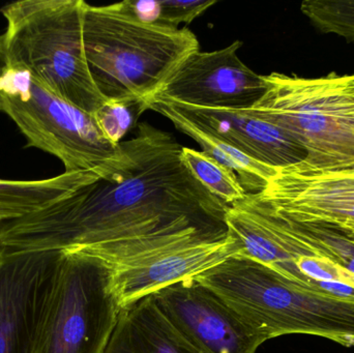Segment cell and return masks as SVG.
<instances>
[{"label":"cell","mask_w":354,"mask_h":353,"mask_svg":"<svg viewBox=\"0 0 354 353\" xmlns=\"http://www.w3.org/2000/svg\"><path fill=\"white\" fill-rule=\"evenodd\" d=\"M243 43L212 52L189 54L153 99L204 109L248 110L264 95L266 84L241 61Z\"/></svg>","instance_id":"cell-9"},{"label":"cell","mask_w":354,"mask_h":353,"mask_svg":"<svg viewBox=\"0 0 354 353\" xmlns=\"http://www.w3.org/2000/svg\"><path fill=\"white\" fill-rule=\"evenodd\" d=\"M113 278L102 259L62 252L32 353H104L122 310Z\"/></svg>","instance_id":"cell-6"},{"label":"cell","mask_w":354,"mask_h":353,"mask_svg":"<svg viewBox=\"0 0 354 353\" xmlns=\"http://www.w3.org/2000/svg\"><path fill=\"white\" fill-rule=\"evenodd\" d=\"M270 211L282 231L304 252L328 259L354 273V233L326 224L293 221Z\"/></svg>","instance_id":"cell-16"},{"label":"cell","mask_w":354,"mask_h":353,"mask_svg":"<svg viewBox=\"0 0 354 353\" xmlns=\"http://www.w3.org/2000/svg\"><path fill=\"white\" fill-rule=\"evenodd\" d=\"M165 102L195 128L232 145L260 163L282 168L307 157L306 151L280 128L247 110L204 109Z\"/></svg>","instance_id":"cell-12"},{"label":"cell","mask_w":354,"mask_h":353,"mask_svg":"<svg viewBox=\"0 0 354 353\" xmlns=\"http://www.w3.org/2000/svg\"><path fill=\"white\" fill-rule=\"evenodd\" d=\"M147 110V103L141 99H111L104 103L93 117L105 138L118 145Z\"/></svg>","instance_id":"cell-20"},{"label":"cell","mask_w":354,"mask_h":353,"mask_svg":"<svg viewBox=\"0 0 354 353\" xmlns=\"http://www.w3.org/2000/svg\"><path fill=\"white\" fill-rule=\"evenodd\" d=\"M8 66V55H6V48H4L3 39L0 37V79L3 76L4 70ZM0 111H1V101H0Z\"/></svg>","instance_id":"cell-22"},{"label":"cell","mask_w":354,"mask_h":353,"mask_svg":"<svg viewBox=\"0 0 354 353\" xmlns=\"http://www.w3.org/2000/svg\"><path fill=\"white\" fill-rule=\"evenodd\" d=\"M149 110H153L171 120L177 130L191 137L201 146L203 153L232 170L248 194L261 192L278 171V168L260 163L232 145L195 128L178 115L163 99H151L149 103Z\"/></svg>","instance_id":"cell-15"},{"label":"cell","mask_w":354,"mask_h":353,"mask_svg":"<svg viewBox=\"0 0 354 353\" xmlns=\"http://www.w3.org/2000/svg\"><path fill=\"white\" fill-rule=\"evenodd\" d=\"M195 279L212 289L264 341L297 334L354 346V300L299 285L239 253Z\"/></svg>","instance_id":"cell-2"},{"label":"cell","mask_w":354,"mask_h":353,"mask_svg":"<svg viewBox=\"0 0 354 353\" xmlns=\"http://www.w3.org/2000/svg\"><path fill=\"white\" fill-rule=\"evenodd\" d=\"M83 44L97 90L111 99L149 103L177 66L199 50L195 33L142 22L114 4H84Z\"/></svg>","instance_id":"cell-3"},{"label":"cell","mask_w":354,"mask_h":353,"mask_svg":"<svg viewBox=\"0 0 354 353\" xmlns=\"http://www.w3.org/2000/svg\"><path fill=\"white\" fill-rule=\"evenodd\" d=\"M156 304L199 353H256L264 340L195 278L162 288Z\"/></svg>","instance_id":"cell-11"},{"label":"cell","mask_w":354,"mask_h":353,"mask_svg":"<svg viewBox=\"0 0 354 353\" xmlns=\"http://www.w3.org/2000/svg\"><path fill=\"white\" fill-rule=\"evenodd\" d=\"M266 90L248 109L280 128L316 167L354 162V74L333 72L318 78L270 73Z\"/></svg>","instance_id":"cell-5"},{"label":"cell","mask_w":354,"mask_h":353,"mask_svg":"<svg viewBox=\"0 0 354 353\" xmlns=\"http://www.w3.org/2000/svg\"><path fill=\"white\" fill-rule=\"evenodd\" d=\"M76 172H64L41 180H0V222L10 221L39 211L70 192Z\"/></svg>","instance_id":"cell-17"},{"label":"cell","mask_w":354,"mask_h":353,"mask_svg":"<svg viewBox=\"0 0 354 353\" xmlns=\"http://www.w3.org/2000/svg\"><path fill=\"white\" fill-rule=\"evenodd\" d=\"M83 0H20L1 8L8 64L30 73L46 88L93 114L106 103L85 57Z\"/></svg>","instance_id":"cell-4"},{"label":"cell","mask_w":354,"mask_h":353,"mask_svg":"<svg viewBox=\"0 0 354 353\" xmlns=\"http://www.w3.org/2000/svg\"><path fill=\"white\" fill-rule=\"evenodd\" d=\"M1 111L35 147L59 159L64 172L95 168L115 155L118 145L105 138L93 114L64 101L30 73L8 64L0 79Z\"/></svg>","instance_id":"cell-7"},{"label":"cell","mask_w":354,"mask_h":353,"mask_svg":"<svg viewBox=\"0 0 354 353\" xmlns=\"http://www.w3.org/2000/svg\"><path fill=\"white\" fill-rule=\"evenodd\" d=\"M181 158L191 173L228 207L247 196L236 174L203 151L183 146Z\"/></svg>","instance_id":"cell-18"},{"label":"cell","mask_w":354,"mask_h":353,"mask_svg":"<svg viewBox=\"0 0 354 353\" xmlns=\"http://www.w3.org/2000/svg\"><path fill=\"white\" fill-rule=\"evenodd\" d=\"M62 256L0 246V353H32Z\"/></svg>","instance_id":"cell-10"},{"label":"cell","mask_w":354,"mask_h":353,"mask_svg":"<svg viewBox=\"0 0 354 353\" xmlns=\"http://www.w3.org/2000/svg\"><path fill=\"white\" fill-rule=\"evenodd\" d=\"M301 10L320 32L354 41V0H305Z\"/></svg>","instance_id":"cell-19"},{"label":"cell","mask_w":354,"mask_h":353,"mask_svg":"<svg viewBox=\"0 0 354 353\" xmlns=\"http://www.w3.org/2000/svg\"><path fill=\"white\" fill-rule=\"evenodd\" d=\"M241 252L239 240L193 245L114 269V286L122 308L162 288L197 277L227 257Z\"/></svg>","instance_id":"cell-13"},{"label":"cell","mask_w":354,"mask_h":353,"mask_svg":"<svg viewBox=\"0 0 354 353\" xmlns=\"http://www.w3.org/2000/svg\"><path fill=\"white\" fill-rule=\"evenodd\" d=\"M181 149L168 133L139 124L115 155L77 171L64 197L0 222V246L79 251L118 269L167 251L230 240L228 205L191 173Z\"/></svg>","instance_id":"cell-1"},{"label":"cell","mask_w":354,"mask_h":353,"mask_svg":"<svg viewBox=\"0 0 354 353\" xmlns=\"http://www.w3.org/2000/svg\"><path fill=\"white\" fill-rule=\"evenodd\" d=\"M216 3V0H161L157 24L178 28L179 24H189Z\"/></svg>","instance_id":"cell-21"},{"label":"cell","mask_w":354,"mask_h":353,"mask_svg":"<svg viewBox=\"0 0 354 353\" xmlns=\"http://www.w3.org/2000/svg\"><path fill=\"white\" fill-rule=\"evenodd\" d=\"M104 353H199L164 316L153 294L122 308Z\"/></svg>","instance_id":"cell-14"},{"label":"cell","mask_w":354,"mask_h":353,"mask_svg":"<svg viewBox=\"0 0 354 353\" xmlns=\"http://www.w3.org/2000/svg\"><path fill=\"white\" fill-rule=\"evenodd\" d=\"M257 197L297 222L334 226L354 233V162L316 167L301 161L278 168Z\"/></svg>","instance_id":"cell-8"}]
</instances>
